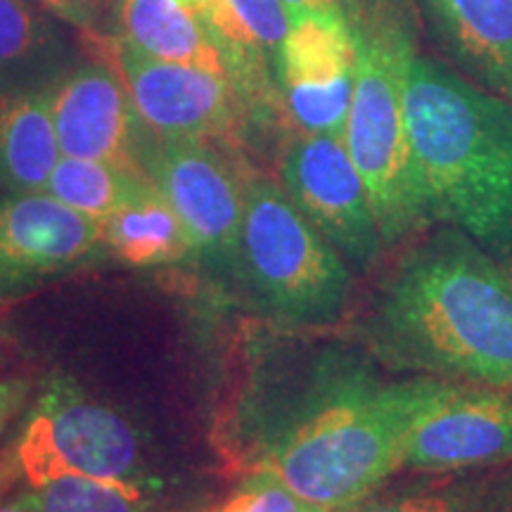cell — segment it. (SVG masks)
<instances>
[{
  "label": "cell",
  "instance_id": "8992f818",
  "mask_svg": "<svg viewBox=\"0 0 512 512\" xmlns=\"http://www.w3.org/2000/svg\"><path fill=\"white\" fill-rule=\"evenodd\" d=\"M17 467L29 486L57 475H83L152 491L136 432L112 408L55 380L24 420Z\"/></svg>",
  "mask_w": 512,
  "mask_h": 512
},
{
  "label": "cell",
  "instance_id": "5bb4252c",
  "mask_svg": "<svg viewBox=\"0 0 512 512\" xmlns=\"http://www.w3.org/2000/svg\"><path fill=\"white\" fill-rule=\"evenodd\" d=\"M249 114L268 117L280 102L275 64L292 29L280 0H204L197 8Z\"/></svg>",
  "mask_w": 512,
  "mask_h": 512
},
{
  "label": "cell",
  "instance_id": "44dd1931",
  "mask_svg": "<svg viewBox=\"0 0 512 512\" xmlns=\"http://www.w3.org/2000/svg\"><path fill=\"white\" fill-rule=\"evenodd\" d=\"M36 512H162L145 489L83 475H57L22 494Z\"/></svg>",
  "mask_w": 512,
  "mask_h": 512
},
{
  "label": "cell",
  "instance_id": "7a4b0ae2",
  "mask_svg": "<svg viewBox=\"0 0 512 512\" xmlns=\"http://www.w3.org/2000/svg\"><path fill=\"white\" fill-rule=\"evenodd\" d=\"M446 380H384L354 356H330L275 422L259 467L330 510L373 496L401 470L415 415Z\"/></svg>",
  "mask_w": 512,
  "mask_h": 512
},
{
  "label": "cell",
  "instance_id": "6da1fadb",
  "mask_svg": "<svg viewBox=\"0 0 512 512\" xmlns=\"http://www.w3.org/2000/svg\"><path fill=\"white\" fill-rule=\"evenodd\" d=\"M366 337L392 368L512 392V261L434 230L382 280Z\"/></svg>",
  "mask_w": 512,
  "mask_h": 512
},
{
  "label": "cell",
  "instance_id": "4fadbf2b",
  "mask_svg": "<svg viewBox=\"0 0 512 512\" xmlns=\"http://www.w3.org/2000/svg\"><path fill=\"white\" fill-rule=\"evenodd\" d=\"M102 252L100 221L48 192L0 200V299L91 264Z\"/></svg>",
  "mask_w": 512,
  "mask_h": 512
},
{
  "label": "cell",
  "instance_id": "d6986e66",
  "mask_svg": "<svg viewBox=\"0 0 512 512\" xmlns=\"http://www.w3.org/2000/svg\"><path fill=\"white\" fill-rule=\"evenodd\" d=\"M107 252L131 266H171L195 256V247L169 202L152 190L100 221Z\"/></svg>",
  "mask_w": 512,
  "mask_h": 512
},
{
  "label": "cell",
  "instance_id": "3957f363",
  "mask_svg": "<svg viewBox=\"0 0 512 512\" xmlns=\"http://www.w3.org/2000/svg\"><path fill=\"white\" fill-rule=\"evenodd\" d=\"M406 124L434 223L512 261V105L415 53Z\"/></svg>",
  "mask_w": 512,
  "mask_h": 512
},
{
  "label": "cell",
  "instance_id": "ac0fdd59",
  "mask_svg": "<svg viewBox=\"0 0 512 512\" xmlns=\"http://www.w3.org/2000/svg\"><path fill=\"white\" fill-rule=\"evenodd\" d=\"M74 62L67 36L31 0H0V86L53 83Z\"/></svg>",
  "mask_w": 512,
  "mask_h": 512
},
{
  "label": "cell",
  "instance_id": "4316f807",
  "mask_svg": "<svg viewBox=\"0 0 512 512\" xmlns=\"http://www.w3.org/2000/svg\"><path fill=\"white\" fill-rule=\"evenodd\" d=\"M0 512H36L31 505L24 501L22 496H17L15 501H8V503H0Z\"/></svg>",
  "mask_w": 512,
  "mask_h": 512
},
{
  "label": "cell",
  "instance_id": "5b68a950",
  "mask_svg": "<svg viewBox=\"0 0 512 512\" xmlns=\"http://www.w3.org/2000/svg\"><path fill=\"white\" fill-rule=\"evenodd\" d=\"M240 271L259 304L294 325H335L354 294L344 256L271 178H249L245 185Z\"/></svg>",
  "mask_w": 512,
  "mask_h": 512
},
{
  "label": "cell",
  "instance_id": "52a82bcc",
  "mask_svg": "<svg viewBox=\"0 0 512 512\" xmlns=\"http://www.w3.org/2000/svg\"><path fill=\"white\" fill-rule=\"evenodd\" d=\"M81 43L121 76L140 119L157 138L238 143L249 110L228 76L157 60L107 31H81Z\"/></svg>",
  "mask_w": 512,
  "mask_h": 512
},
{
  "label": "cell",
  "instance_id": "484cf974",
  "mask_svg": "<svg viewBox=\"0 0 512 512\" xmlns=\"http://www.w3.org/2000/svg\"><path fill=\"white\" fill-rule=\"evenodd\" d=\"M24 396H27V387L22 382H0V432L15 415Z\"/></svg>",
  "mask_w": 512,
  "mask_h": 512
},
{
  "label": "cell",
  "instance_id": "2e32d148",
  "mask_svg": "<svg viewBox=\"0 0 512 512\" xmlns=\"http://www.w3.org/2000/svg\"><path fill=\"white\" fill-rule=\"evenodd\" d=\"M50 86L53 83L0 86V190L5 195L46 192L60 162Z\"/></svg>",
  "mask_w": 512,
  "mask_h": 512
},
{
  "label": "cell",
  "instance_id": "7c38bea8",
  "mask_svg": "<svg viewBox=\"0 0 512 512\" xmlns=\"http://www.w3.org/2000/svg\"><path fill=\"white\" fill-rule=\"evenodd\" d=\"M50 107L64 157L143 171L140 159L152 131L110 64L98 57L69 64L50 86Z\"/></svg>",
  "mask_w": 512,
  "mask_h": 512
},
{
  "label": "cell",
  "instance_id": "9c48e42d",
  "mask_svg": "<svg viewBox=\"0 0 512 512\" xmlns=\"http://www.w3.org/2000/svg\"><path fill=\"white\" fill-rule=\"evenodd\" d=\"M280 185L304 219L356 271H370L384 249L368 188L342 138L302 133L287 145Z\"/></svg>",
  "mask_w": 512,
  "mask_h": 512
},
{
  "label": "cell",
  "instance_id": "ffe728a7",
  "mask_svg": "<svg viewBox=\"0 0 512 512\" xmlns=\"http://www.w3.org/2000/svg\"><path fill=\"white\" fill-rule=\"evenodd\" d=\"M152 190L157 188L143 171L64 155L46 185L50 197L95 221L107 219L126 204L143 200Z\"/></svg>",
  "mask_w": 512,
  "mask_h": 512
},
{
  "label": "cell",
  "instance_id": "30bf717a",
  "mask_svg": "<svg viewBox=\"0 0 512 512\" xmlns=\"http://www.w3.org/2000/svg\"><path fill=\"white\" fill-rule=\"evenodd\" d=\"M512 460V392L444 382L403 439L401 470L446 475Z\"/></svg>",
  "mask_w": 512,
  "mask_h": 512
},
{
  "label": "cell",
  "instance_id": "8fae6325",
  "mask_svg": "<svg viewBox=\"0 0 512 512\" xmlns=\"http://www.w3.org/2000/svg\"><path fill=\"white\" fill-rule=\"evenodd\" d=\"M356 50L349 15L292 22L278 64L280 105L302 133L344 136L354 95Z\"/></svg>",
  "mask_w": 512,
  "mask_h": 512
},
{
  "label": "cell",
  "instance_id": "9a60e30c",
  "mask_svg": "<svg viewBox=\"0 0 512 512\" xmlns=\"http://www.w3.org/2000/svg\"><path fill=\"white\" fill-rule=\"evenodd\" d=\"M427 27L484 91L512 105V0H420Z\"/></svg>",
  "mask_w": 512,
  "mask_h": 512
},
{
  "label": "cell",
  "instance_id": "277c9868",
  "mask_svg": "<svg viewBox=\"0 0 512 512\" xmlns=\"http://www.w3.org/2000/svg\"><path fill=\"white\" fill-rule=\"evenodd\" d=\"M349 24L356 76L342 140L368 188L384 245L396 247L434 223L406 124V72L415 43L394 10L370 8Z\"/></svg>",
  "mask_w": 512,
  "mask_h": 512
},
{
  "label": "cell",
  "instance_id": "7402d4cb",
  "mask_svg": "<svg viewBox=\"0 0 512 512\" xmlns=\"http://www.w3.org/2000/svg\"><path fill=\"white\" fill-rule=\"evenodd\" d=\"M216 512H337L292 491L266 467H256Z\"/></svg>",
  "mask_w": 512,
  "mask_h": 512
},
{
  "label": "cell",
  "instance_id": "e0dca14e",
  "mask_svg": "<svg viewBox=\"0 0 512 512\" xmlns=\"http://www.w3.org/2000/svg\"><path fill=\"white\" fill-rule=\"evenodd\" d=\"M114 22L121 38L157 60L228 76L202 15L183 0H117Z\"/></svg>",
  "mask_w": 512,
  "mask_h": 512
},
{
  "label": "cell",
  "instance_id": "cb8c5ba5",
  "mask_svg": "<svg viewBox=\"0 0 512 512\" xmlns=\"http://www.w3.org/2000/svg\"><path fill=\"white\" fill-rule=\"evenodd\" d=\"M38 8L79 31H105L102 24L114 19L117 0H36Z\"/></svg>",
  "mask_w": 512,
  "mask_h": 512
},
{
  "label": "cell",
  "instance_id": "ba28073f",
  "mask_svg": "<svg viewBox=\"0 0 512 512\" xmlns=\"http://www.w3.org/2000/svg\"><path fill=\"white\" fill-rule=\"evenodd\" d=\"M140 166L181 219L195 256L219 273H238L247 181L226 145L152 133Z\"/></svg>",
  "mask_w": 512,
  "mask_h": 512
},
{
  "label": "cell",
  "instance_id": "d4e9b609",
  "mask_svg": "<svg viewBox=\"0 0 512 512\" xmlns=\"http://www.w3.org/2000/svg\"><path fill=\"white\" fill-rule=\"evenodd\" d=\"M280 3H283L292 22H299L304 17L347 15L342 0H280Z\"/></svg>",
  "mask_w": 512,
  "mask_h": 512
},
{
  "label": "cell",
  "instance_id": "603a6c76",
  "mask_svg": "<svg viewBox=\"0 0 512 512\" xmlns=\"http://www.w3.org/2000/svg\"><path fill=\"white\" fill-rule=\"evenodd\" d=\"M342 512H479L475 498L456 489H427L403 491L377 498L375 494L363 498Z\"/></svg>",
  "mask_w": 512,
  "mask_h": 512
}]
</instances>
